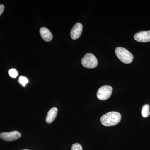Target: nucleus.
Masks as SVG:
<instances>
[{"label":"nucleus","mask_w":150,"mask_h":150,"mask_svg":"<svg viewBox=\"0 0 150 150\" xmlns=\"http://www.w3.org/2000/svg\"><path fill=\"white\" fill-rule=\"evenodd\" d=\"M115 53L118 59L124 64H130L134 59L133 55L126 48L118 47L115 48Z\"/></svg>","instance_id":"obj_2"},{"label":"nucleus","mask_w":150,"mask_h":150,"mask_svg":"<svg viewBox=\"0 0 150 150\" xmlns=\"http://www.w3.org/2000/svg\"><path fill=\"white\" fill-rule=\"evenodd\" d=\"M83 66L88 69H93L98 65V61L93 54L88 53L85 55L81 60Z\"/></svg>","instance_id":"obj_3"},{"label":"nucleus","mask_w":150,"mask_h":150,"mask_svg":"<svg viewBox=\"0 0 150 150\" xmlns=\"http://www.w3.org/2000/svg\"><path fill=\"white\" fill-rule=\"evenodd\" d=\"M21 136V134L19 131H14L1 133L0 138L7 142H11L18 139Z\"/></svg>","instance_id":"obj_5"},{"label":"nucleus","mask_w":150,"mask_h":150,"mask_svg":"<svg viewBox=\"0 0 150 150\" xmlns=\"http://www.w3.org/2000/svg\"><path fill=\"white\" fill-rule=\"evenodd\" d=\"M121 119V114L119 112L111 111L102 115L100 118V122L104 126H114L118 124Z\"/></svg>","instance_id":"obj_1"},{"label":"nucleus","mask_w":150,"mask_h":150,"mask_svg":"<svg viewBox=\"0 0 150 150\" xmlns=\"http://www.w3.org/2000/svg\"><path fill=\"white\" fill-rule=\"evenodd\" d=\"M150 105L149 104H145L142 107V114L144 118H147L150 115Z\"/></svg>","instance_id":"obj_10"},{"label":"nucleus","mask_w":150,"mask_h":150,"mask_svg":"<svg viewBox=\"0 0 150 150\" xmlns=\"http://www.w3.org/2000/svg\"><path fill=\"white\" fill-rule=\"evenodd\" d=\"M134 38L138 42L142 43L150 42V30L140 31L134 35Z\"/></svg>","instance_id":"obj_6"},{"label":"nucleus","mask_w":150,"mask_h":150,"mask_svg":"<svg viewBox=\"0 0 150 150\" xmlns=\"http://www.w3.org/2000/svg\"><path fill=\"white\" fill-rule=\"evenodd\" d=\"M19 83H20L23 86L25 87L28 83V81L27 78L23 76H21L18 80Z\"/></svg>","instance_id":"obj_11"},{"label":"nucleus","mask_w":150,"mask_h":150,"mask_svg":"<svg viewBox=\"0 0 150 150\" xmlns=\"http://www.w3.org/2000/svg\"><path fill=\"white\" fill-rule=\"evenodd\" d=\"M9 74L11 77L16 78L18 75V73L16 69H12L9 71Z\"/></svg>","instance_id":"obj_12"},{"label":"nucleus","mask_w":150,"mask_h":150,"mask_svg":"<svg viewBox=\"0 0 150 150\" xmlns=\"http://www.w3.org/2000/svg\"><path fill=\"white\" fill-rule=\"evenodd\" d=\"M40 33L43 40L46 42H49L53 39L52 33L46 27L41 28L40 29Z\"/></svg>","instance_id":"obj_8"},{"label":"nucleus","mask_w":150,"mask_h":150,"mask_svg":"<svg viewBox=\"0 0 150 150\" xmlns=\"http://www.w3.org/2000/svg\"><path fill=\"white\" fill-rule=\"evenodd\" d=\"M71 150H83L81 145L78 143H75L72 146Z\"/></svg>","instance_id":"obj_13"},{"label":"nucleus","mask_w":150,"mask_h":150,"mask_svg":"<svg viewBox=\"0 0 150 150\" xmlns=\"http://www.w3.org/2000/svg\"><path fill=\"white\" fill-rule=\"evenodd\" d=\"M83 30V25L79 23H76L71 30V36L73 40H76L80 37Z\"/></svg>","instance_id":"obj_7"},{"label":"nucleus","mask_w":150,"mask_h":150,"mask_svg":"<svg viewBox=\"0 0 150 150\" xmlns=\"http://www.w3.org/2000/svg\"><path fill=\"white\" fill-rule=\"evenodd\" d=\"M28 150V149H24V150Z\"/></svg>","instance_id":"obj_15"},{"label":"nucleus","mask_w":150,"mask_h":150,"mask_svg":"<svg viewBox=\"0 0 150 150\" xmlns=\"http://www.w3.org/2000/svg\"><path fill=\"white\" fill-rule=\"evenodd\" d=\"M112 88L110 86H103L98 91L97 97L101 100H105L109 98L112 94Z\"/></svg>","instance_id":"obj_4"},{"label":"nucleus","mask_w":150,"mask_h":150,"mask_svg":"<svg viewBox=\"0 0 150 150\" xmlns=\"http://www.w3.org/2000/svg\"><path fill=\"white\" fill-rule=\"evenodd\" d=\"M58 113V109L56 107L51 108L48 111L46 116V121L47 123H52L56 119Z\"/></svg>","instance_id":"obj_9"},{"label":"nucleus","mask_w":150,"mask_h":150,"mask_svg":"<svg viewBox=\"0 0 150 150\" xmlns=\"http://www.w3.org/2000/svg\"><path fill=\"white\" fill-rule=\"evenodd\" d=\"M4 10V6L2 4H0V16L1 15Z\"/></svg>","instance_id":"obj_14"}]
</instances>
